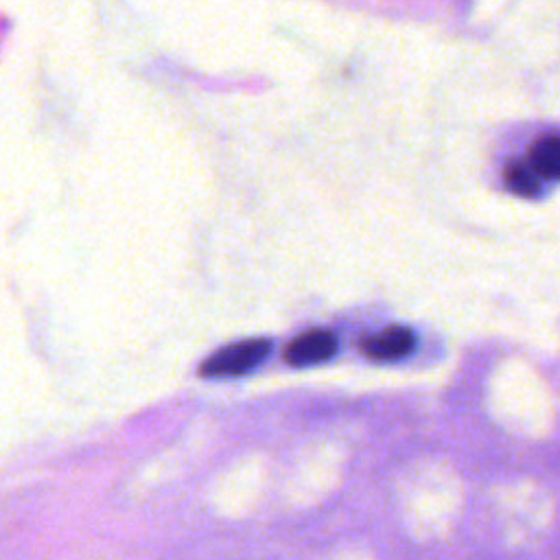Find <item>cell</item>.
Instances as JSON below:
<instances>
[{"label":"cell","mask_w":560,"mask_h":560,"mask_svg":"<svg viewBox=\"0 0 560 560\" xmlns=\"http://www.w3.org/2000/svg\"><path fill=\"white\" fill-rule=\"evenodd\" d=\"M269 352L267 339H243L236 343H230L221 350H217L212 357H208L199 374L201 376H238L249 372L258 361H262Z\"/></svg>","instance_id":"cell-1"},{"label":"cell","mask_w":560,"mask_h":560,"mask_svg":"<svg viewBox=\"0 0 560 560\" xmlns=\"http://www.w3.org/2000/svg\"><path fill=\"white\" fill-rule=\"evenodd\" d=\"M337 352V337L335 332L326 328H311L302 335H298L287 348H284V361L289 365L302 368L313 365L330 359Z\"/></svg>","instance_id":"cell-2"},{"label":"cell","mask_w":560,"mask_h":560,"mask_svg":"<svg viewBox=\"0 0 560 560\" xmlns=\"http://www.w3.org/2000/svg\"><path fill=\"white\" fill-rule=\"evenodd\" d=\"M416 346V335L407 326H387L381 332L361 339V352L372 361H396L407 357Z\"/></svg>","instance_id":"cell-3"},{"label":"cell","mask_w":560,"mask_h":560,"mask_svg":"<svg viewBox=\"0 0 560 560\" xmlns=\"http://www.w3.org/2000/svg\"><path fill=\"white\" fill-rule=\"evenodd\" d=\"M527 164L540 182L556 179L560 175V140H558V136L547 133V136L538 138L529 151Z\"/></svg>","instance_id":"cell-4"},{"label":"cell","mask_w":560,"mask_h":560,"mask_svg":"<svg viewBox=\"0 0 560 560\" xmlns=\"http://www.w3.org/2000/svg\"><path fill=\"white\" fill-rule=\"evenodd\" d=\"M505 184L516 192V195H523V197H534L538 195L540 190V179L536 177V173L529 168L527 162H512L508 164L505 168Z\"/></svg>","instance_id":"cell-5"}]
</instances>
